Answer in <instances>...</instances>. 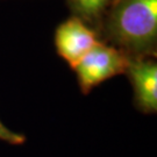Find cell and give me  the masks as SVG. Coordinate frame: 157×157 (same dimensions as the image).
<instances>
[{
	"label": "cell",
	"mask_w": 157,
	"mask_h": 157,
	"mask_svg": "<svg viewBox=\"0 0 157 157\" xmlns=\"http://www.w3.org/2000/svg\"><path fill=\"white\" fill-rule=\"evenodd\" d=\"M99 40L129 59L155 58L157 0H114L97 29Z\"/></svg>",
	"instance_id": "cell-1"
},
{
	"label": "cell",
	"mask_w": 157,
	"mask_h": 157,
	"mask_svg": "<svg viewBox=\"0 0 157 157\" xmlns=\"http://www.w3.org/2000/svg\"><path fill=\"white\" fill-rule=\"evenodd\" d=\"M129 61L122 51L99 41L73 67L80 91L89 94L102 82L126 73Z\"/></svg>",
	"instance_id": "cell-2"
},
{
	"label": "cell",
	"mask_w": 157,
	"mask_h": 157,
	"mask_svg": "<svg viewBox=\"0 0 157 157\" xmlns=\"http://www.w3.org/2000/svg\"><path fill=\"white\" fill-rule=\"evenodd\" d=\"M99 41L94 29L75 15L59 23L55 30L57 54L72 70Z\"/></svg>",
	"instance_id": "cell-3"
},
{
	"label": "cell",
	"mask_w": 157,
	"mask_h": 157,
	"mask_svg": "<svg viewBox=\"0 0 157 157\" xmlns=\"http://www.w3.org/2000/svg\"><path fill=\"white\" fill-rule=\"evenodd\" d=\"M134 92V105L143 114L157 112V64L152 58L130 59L126 73Z\"/></svg>",
	"instance_id": "cell-4"
},
{
	"label": "cell",
	"mask_w": 157,
	"mask_h": 157,
	"mask_svg": "<svg viewBox=\"0 0 157 157\" xmlns=\"http://www.w3.org/2000/svg\"><path fill=\"white\" fill-rule=\"evenodd\" d=\"M112 1L114 0H67V6L75 17L83 20L97 32Z\"/></svg>",
	"instance_id": "cell-5"
},
{
	"label": "cell",
	"mask_w": 157,
	"mask_h": 157,
	"mask_svg": "<svg viewBox=\"0 0 157 157\" xmlns=\"http://www.w3.org/2000/svg\"><path fill=\"white\" fill-rule=\"evenodd\" d=\"M0 141L6 142L11 146H22L26 142V136L10 129L0 120Z\"/></svg>",
	"instance_id": "cell-6"
}]
</instances>
